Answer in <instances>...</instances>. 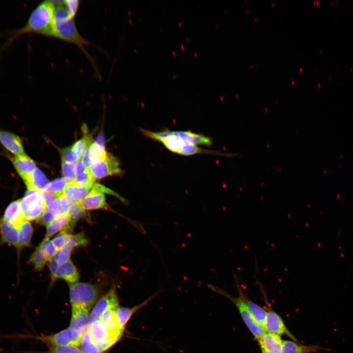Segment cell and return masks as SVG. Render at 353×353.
<instances>
[{
    "mask_svg": "<svg viewBox=\"0 0 353 353\" xmlns=\"http://www.w3.org/2000/svg\"><path fill=\"white\" fill-rule=\"evenodd\" d=\"M55 8L52 0L39 3L30 12L24 26L10 32V37L3 47L8 46L18 37L25 34L35 33L55 38L54 25Z\"/></svg>",
    "mask_w": 353,
    "mask_h": 353,
    "instance_id": "obj_1",
    "label": "cell"
},
{
    "mask_svg": "<svg viewBox=\"0 0 353 353\" xmlns=\"http://www.w3.org/2000/svg\"><path fill=\"white\" fill-rule=\"evenodd\" d=\"M54 25L55 38L77 46L95 66L93 59L85 50L91 44L79 33L74 19L69 16L63 4L56 6Z\"/></svg>",
    "mask_w": 353,
    "mask_h": 353,
    "instance_id": "obj_2",
    "label": "cell"
},
{
    "mask_svg": "<svg viewBox=\"0 0 353 353\" xmlns=\"http://www.w3.org/2000/svg\"><path fill=\"white\" fill-rule=\"evenodd\" d=\"M71 306H82L89 310L96 303L101 293L100 287L87 282L69 283Z\"/></svg>",
    "mask_w": 353,
    "mask_h": 353,
    "instance_id": "obj_3",
    "label": "cell"
},
{
    "mask_svg": "<svg viewBox=\"0 0 353 353\" xmlns=\"http://www.w3.org/2000/svg\"><path fill=\"white\" fill-rule=\"evenodd\" d=\"M206 285L210 289L224 296L234 303L248 329L257 340L264 335L266 333L264 328L255 319L248 305L241 297L239 296L237 297H234L223 289L211 284Z\"/></svg>",
    "mask_w": 353,
    "mask_h": 353,
    "instance_id": "obj_4",
    "label": "cell"
},
{
    "mask_svg": "<svg viewBox=\"0 0 353 353\" xmlns=\"http://www.w3.org/2000/svg\"><path fill=\"white\" fill-rule=\"evenodd\" d=\"M87 328L92 339L102 353L111 348L122 337L109 331L99 319L88 326Z\"/></svg>",
    "mask_w": 353,
    "mask_h": 353,
    "instance_id": "obj_5",
    "label": "cell"
},
{
    "mask_svg": "<svg viewBox=\"0 0 353 353\" xmlns=\"http://www.w3.org/2000/svg\"><path fill=\"white\" fill-rule=\"evenodd\" d=\"M88 169L95 180L108 176L120 175L123 173L120 168L118 158L108 152L104 158L96 161Z\"/></svg>",
    "mask_w": 353,
    "mask_h": 353,
    "instance_id": "obj_6",
    "label": "cell"
},
{
    "mask_svg": "<svg viewBox=\"0 0 353 353\" xmlns=\"http://www.w3.org/2000/svg\"><path fill=\"white\" fill-rule=\"evenodd\" d=\"M263 294L264 296L263 298L265 302L266 309L267 310V315L264 327L266 332L279 336L285 335L290 338L293 341L297 342L298 340L287 328L281 316L271 306L267 300L266 294L263 292Z\"/></svg>",
    "mask_w": 353,
    "mask_h": 353,
    "instance_id": "obj_7",
    "label": "cell"
},
{
    "mask_svg": "<svg viewBox=\"0 0 353 353\" xmlns=\"http://www.w3.org/2000/svg\"><path fill=\"white\" fill-rule=\"evenodd\" d=\"M83 333L69 327L56 333L39 337L38 339L49 346L75 345L80 344Z\"/></svg>",
    "mask_w": 353,
    "mask_h": 353,
    "instance_id": "obj_8",
    "label": "cell"
},
{
    "mask_svg": "<svg viewBox=\"0 0 353 353\" xmlns=\"http://www.w3.org/2000/svg\"><path fill=\"white\" fill-rule=\"evenodd\" d=\"M119 307L116 289L114 286L95 303L90 314L87 326L95 321L100 319L106 310L111 308L117 309Z\"/></svg>",
    "mask_w": 353,
    "mask_h": 353,
    "instance_id": "obj_9",
    "label": "cell"
},
{
    "mask_svg": "<svg viewBox=\"0 0 353 353\" xmlns=\"http://www.w3.org/2000/svg\"><path fill=\"white\" fill-rule=\"evenodd\" d=\"M236 275H234V280L238 292L239 296L242 298L248 305L253 316L262 327H264L267 310L253 302L247 295L244 289H242L238 281Z\"/></svg>",
    "mask_w": 353,
    "mask_h": 353,
    "instance_id": "obj_10",
    "label": "cell"
},
{
    "mask_svg": "<svg viewBox=\"0 0 353 353\" xmlns=\"http://www.w3.org/2000/svg\"><path fill=\"white\" fill-rule=\"evenodd\" d=\"M72 314L70 328L83 333L86 330L90 314L89 310L82 306H71Z\"/></svg>",
    "mask_w": 353,
    "mask_h": 353,
    "instance_id": "obj_11",
    "label": "cell"
},
{
    "mask_svg": "<svg viewBox=\"0 0 353 353\" xmlns=\"http://www.w3.org/2000/svg\"><path fill=\"white\" fill-rule=\"evenodd\" d=\"M161 291L156 292L142 303L132 307H119L115 312L116 319L119 328L125 330V328L133 315L139 309L147 304Z\"/></svg>",
    "mask_w": 353,
    "mask_h": 353,
    "instance_id": "obj_12",
    "label": "cell"
},
{
    "mask_svg": "<svg viewBox=\"0 0 353 353\" xmlns=\"http://www.w3.org/2000/svg\"><path fill=\"white\" fill-rule=\"evenodd\" d=\"M11 161L17 172L25 183L36 168L35 163L25 153L15 156L11 158Z\"/></svg>",
    "mask_w": 353,
    "mask_h": 353,
    "instance_id": "obj_13",
    "label": "cell"
},
{
    "mask_svg": "<svg viewBox=\"0 0 353 353\" xmlns=\"http://www.w3.org/2000/svg\"><path fill=\"white\" fill-rule=\"evenodd\" d=\"M0 142L15 156L25 153L22 141L16 134L0 129Z\"/></svg>",
    "mask_w": 353,
    "mask_h": 353,
    "instance_id": "obj_14",
    "label": "cell"
},
{
    "mask_svg": "<svg viewBox=\"0 0 353 353\" xmlns=\"http://www.w3.org/2000/svg\"><path fill=\"white\" fill-rule=\"evenodd\" d=\"M79 202L85 210L107 208L104 193L93 187L90 192Z\"/></svg>",
    "mask_w": 353,
    "mask_h": 353,
    "instance_id": "obj_15",
    "label": "cell"
},
{
    "mask_svg": "<svg viewBox=\"0 0 353 353\" xmlns=\"http://www.w3.org/2000/svg\"><path fill=\"white\" fill-rule=\"evenodd\" d=\"M0 244H7L17 248L18 228L3 217L0 218Z\"/></svg>",
    "mask_w": 353,
    "mask_h": 353,
    "instance_id": "obj_16",
    "label": "cell"
},
{
    "mask_svg": "<svg viewBox=\"0 0 353 353\" xmlns=\"http://www.w3.org/2000/svg\"><path fill=\"white\" fill-rule=\"evenodd\" d=\"M76 222L65 213L47 226L46 237L50 238L56 233L63 230L70 233Z\"/></svg>",
    "mask_w": 353,
    "mask_h": 353,
    "instance_id": "obj_17",
    "label": "cell"
},
{
    "mask_svg": "<svg viewBox=\"0 0 353 353\" xmlns=\"http://www.w3.org/2000/svg\"><path fill=\"white\" fill-rule=\"evenodd\" d=\"M257 341L260 348L270 353H282L283 340L278 335L266 332Z\"/></svg>",
    "mask_w": 353,
    "mask_h": 353,
    "instance_id": "obj_18",
    "label": "cell"
},
{
    "mask_svg": "<svg viewBox=\"0 0 353 353\" xmlns=\"http://www.w3.org/2000/svg\"><path fill=\"white\" fill-rule=\"evenodd\" d=\"M92 188L81 186L77 183H68L63 191L65 196L72 203L80 202L91 191Z\"/></svg>",
    "mask_w": 353,
    "mask_h": 353,
    "instance_id": "obj_19",
    "label": "cell"
},
{
    "mask_svg": "<svg viewBox=\"0 0 353 353\" xmlns=\"http://www.w3.org/2000/svg\"><path fill=\"white\" fill-rule=\"evenodd\" d=\"M3 218L18 229L24 218L20 207V199L11 202L6 207Z\"/></svg>",
    "mask_w": 353,
    "mask_h": 353,
    "instance_id": "obj_20",
    "label": "cell"
},
{
    "mask_svg": "<svg viewBox=\"0 0 353 353\" xmlns=\"http://www.w3.org/2000/svg\"><path fill=\"white\" fill-rule=\"evenodd\" d=\"M177 132L178 135L187 143L208 147H211L213 145L212 138L203 134L197 133L191 130L177 131Z\"/></svg>",
    "mask_w": 353,
    "mask_h": 353,
    "instance_id": "obj_21",
    "label": "cell"
},
{
    "mask_svg": "<svg viewBox=\"0 0 353 353\" xmlns=\"http://www.w3.org/2000/svg\"><path fill=\"white\" fill-rule=\"evenodd\" d=\"M325 350L319 345H303L294 341L283 340L282 353H313Z\"/></svg>",
    "mask_w": 353,
    "mask_h": 353,
    "instance_id": "obj_22",
    "label": "cell"
},
{
    "mask_svg": "<svg viewBox=\"0 0 353 353\" xmlns=\"http://www.w3.org/2000/svg\"><path fill=\"white\" fill-rule=\"evenodd\" d=\"M33 232V227L30 221L24 220L18 229L17 250L19 252L25 247L31 245Z\"/></svg>",
    "mask_w": 353,
    "mask_h": 353,
    "instance_id": "obj_23",
    "label": "cell"
},
{
    "mask_svg": "<svg viewBox=\"0 0 353 353\" xmlns=\"http://www.w3.org/2000/svg\"><path fill=\"white\" fill-rule=\"evenodd\" d=\"M62 279L68 283L77 282L79 279V274L75 265L71 260L65 263L59 265L56 279Z\"/></svg>",
    "mask_w": 353,
    "mask_h": 353,
    "instance_id": "obj_24",
    "label": "cell"
},
{
    "mask_svg": "<svg viewBox=\"0 0 353 353\" xmlns=\"http://www.w3.org/2000/svg\"><path fill=\"white\" fill-rule=\"evenodd\" d=\"M42 200L41 192L35 189H27L24 197L20 199V207L23 216Z\"/></svg>",
    "mask_w": 353,
    "mask_h": 353,
    "instance_id": "obj_25",
    "label": "cell"
},
{
    "mask_svg": "<svg viewBox=\"0 0 353 353\" xmlns=\"http://www.w3.org/2000/svg\"><path fill=\"white\" fill-rule=\"evenodd\" d=\"M116 309L111 308L106 310L99 320L109 331L122 337L124 330L121 329L117 324L115 315Z\"/></svg>",
    "mask_w": 353,
    "mask_h": 353,
    "instance_id": "obj_26",
    "label": "cell"
},
{
    "mask_svg": "<svg viewBox=\"0 0 353 353\" xmlns=\"http://www.w3.org/2000/svg\"><path fill=\"white\" fill-rule=\"evenodd\" d=\"M25 183L27 189H35L42 192L48 183V180L42 171L36 168Z\"/></svg>",
    "mask_w": 353,
    "mask_h": 353,
    "instance_id": "obj_27",
    "label": "cell"
},
{
    "mask_svg": "<svg viewBox=\"0 0 353 353\" xmlns=\"http://www.w3.org/2000/svg\"><path fill=\"white\" fill-rule=\"evenodd\" d=\"M76 165V179L75 182L81 186L92 188L94 185V179L88 169L83 166L81 161H78Z\"/></svg>",
    "mask_w": 353,
    "mask_h": 353,
    "instance_id": "obj_28",
    "label": "cell"
},
{
    "mask_svg": "<svg viewBox=\"0 0 353 353\" xmlns=\"http://www.w3.org/2000/svg\"><path fill=\"white\" fill-rule=\"evenodd\" d=\"M86 126H82L84 136L81 139L75 142L71 147L73 151L76 154L79 160L82 158L87 149L93 143L92 139L87 132Z\"/></svg>",
    "mask_w": 353,
    "mask_h": 353,
    "instance_id": "obj_29",
    "label": "cell"
},
{
    "mask_svg": "<svg viewBox=\"0 0 353 353\" xmlns=\"http://www.w3.org/2000/svg\"><path fill=\"white\" fill-rule=\"evenodd\" d=\"M79 346L81 353H102L92 339L87 327L83 334Z\"/></svg>",
    "mask_w": 353,
    "mask_h": 353,
    "instance_id": "obj_30",
    "label": "cell"
},
{
    "mask_svg": "<svg viewBox=\"0 0 353 353\" xmlns=\"http://www.w3.org/2000/svg\"><path fill=\"white\" fill-rule=\"evenodd\" d=\"M67 184V181L63 177L57 178L47 184L42 192L54 194L58 198L62 195L63 190Z\"/></svg>",
    "mask_w": 353,
    "mask_h": 353,
    "instance_id": "obj_31",
    "label": "cell"
},
{
    "mask_svg": "<svg viewBox=\"0 0 353 353\" xmlns=\"http://www.w3.org/2000/svg\"><path fill=\"white\" fill-rule=\"evenodd\" d=\"M48 259L45 254L40 250H36L32 253L28 262L32 264L37 271L42 270L45 267Z\"/></svg>",
    "mask_w": 353,
    "mask_h": 353,
    "instance_id": "obj_32",
    "label": "cell"
},
{
    "mask_svg": "<svg viewBox=\"0 0 353 353\" xmlns=\"http://www.w3.org/2000/svg\"><path fill=\"white\" fill-rule=\"evenodd\" d=\"M62 172L63 178L67 183L75 182L76 179V165L74 163H62Z\"/></svg>",
    "mask_w": 353,
    "mask_h": 353,
    "instance_id": "obj_33",
    "label": "cell"
},
{
    "mask_svg": "<svg viewBox=\"0 0 353 353\" xmlns=\"http://www.w3.org/2000/svg\"><path fill=\"white\" fill-rule=\"evenodd\" d=\"M46 208V206L43 199L24 215V220L28 221L38 220Z\"/></svg>",
    "mask_w": 353,
    "mask_h": 353,
    "instance_id": "obj_34",
    "label": "cell"
},
{
    "mask_svg": "<svg viewBox=\"0 0 353 353\" xmlns=\"http://www.w3.org/2000/svg\"><path fill=\"white\" fill-rule=\"evenodd\" d=\"M66 214L72 220L75 221L83 218L86 215L85 210L83 208L79 202L72 203Z\"/></svg>",
    "mask_w": 353,
    "mask_h": 353,
    "instance_id": "obj_35",
    "label": "cell"
},
{
    "mask_svg": "<svg viewBox=\"0 0 353 353\" xmlns=\"http://www.w3.org/2000/svg\"><path fill=\"white\" fill-rule=\"evenodd\" d=\"M88 243V241L83 233H79L69 236L68 244L66 247L74 248L77 246H85Z\"/></svg>",
    "mask_w": 353,
    "mask_h": 353,
    "instance_id": "obj_36",
    "label": "cell"
},
{
    "mask_svg": "<svg viewBox=\"0 0 353 353\" xmlns=\"http://www.w3.org/2000/svg\"><path fill=\"white\" fill-rule=\"evenodd\" d=\"M48 353H81L78 346L75 345L49 346Z\"/></svg>",
    "mask_w": 353,
    "mask_h": 353,
    "instance_id": "obj_37",
    "label": "cell"
},
{
    "mask_svg": "<svg viewBox=\"0 0 353 353\" xmlns=\"http://www.w3.org/2000/svg\"><path fill=\"white\" fill-rule=\"evenodd\" d=\"M70 234L65 230H63L53 238L51 241L57 251L67 247L69 236Z\"/></svg>",
    "mask_w": 353,
    "mask_h": 353,
    "instance_id": "obj_38",
    "label": "cell"
},
{
    "mask_svg": "<svg viewBox=\"0 0 353 353\" xmlns=\"http://www.w3.org/2000/svg\"><path fill=\"white\" fill-rule=\"evenodd\" d=\"M73 248L66 247L62 249L56 251L53 259L59 265H62L69 261L72 254Z\"/></svg>",
    "mask_w": 353,
    "mask_h": 353,
    "instance_id": "obj_39",
    "label": "cell"
},
{
    "mask_svg": "<svg viewBox=\"0 0 353 353\" xmlns=\"http://www.w3.org/2000/svg\"><path fill=\"white\" fill-rule=\"evenodd\" d=\"M63 5L69 16L71 18L74 19L78 12L80 1L78 0H64Z\"/></svg>",
    "mask_w": 353,
    "mask_h": 353,
    "instance_id": "obj_40",
    "label": "cell"
},
{
    "mask_svg": "<svg viewBox=\"0 0 353 353\" xmlns=\"http://www.w3.org/2000/svg\"><path fill=\"white\" fill-rule=\"evenodd\" d=\"M61 155L62 162L75 163L79 160L78 157L73 151L71 147L61 150Z\"/></svg>",
    "mask_w": 353,
    "mask_h": 353,
    "instance_id": "obj_41",
    "label": "cell"
},
{
    "mask_svg": "<svg viewBox=\"0 0 353 353\" xmlns=\"http://www.w3.org/2000/svg\"><path fill=\"white\" fill-rule=\"evenodd\" d=\"M57 217L53 212L46 207L40 217L37 220V221L41 225L48 226Z\"/></svg>",
    "mask_w": 353,
    "mask_h": 353,
    "instance_id": "obj_42",
    "label": "cell"
},
{
    "mask_svg": "<svg viewBox=\"0 0 353 353\" xmlns=\"http://www.w3.org/2000/svg\"><path fill=\"white\" fill-rule=\"evenodd\" d=\"M46 207L53 212L57 217L65 214L61 207L58 199L47 204Z\"/></svg>",
    "mask_w": 353,
    "mask_h": 353,
    "instance_id": "obj_43",
    "label": "cell"
},
{
    "mask_svg": "<svg viewBox=\"0 0 353 353\" xmlns=\"http://www.w3.org/2000/svg\"><path fill=\"white\" fill-rule=\"evenodd\" d=\"M59 265L53 258L49 261V267L50 272L51 283H53L57 279L56 275Z\"/></svg>",
    "mask_w": 353,
    "mask_h": 353,
    "instance_id": "obj_44",
    "label": "cell"
},
{
    "mask_svg": "<svg viewBox=\"0 0 353 353\" xmlns=\"http://www.w3.org/2000/svg\"><path fill=\"white\" fill-rule=\"evenodd\" d=\"M58 199L64 213H67L72 204V202L63 194L58 197Z\"/></svg>",
    "mask_w": 353,
    "mask_h": 353,
    "instance_id": "obj_45",
    "label": "cell"
},
{
    "mask_svg": "<svg viewBox=\"0 0 353 353\" xmlns=\"http://www.w3.org/2000/svg\"><path fill=\"white\" fill-rule=\"evenodd\" d=\"M56 249L51 241L46 249L43 252L48 261L53 258Z\"/></svg>",
    "mask_w": 353,
    "mask_h": 353,
    "instance_id": "obj_46",
    "label": "cell"
},
{
    "mask_svg": "<svg viewBox=\"0 0 353 353\" xmlns=\"http://www.w3.org/2000/svg\"><path fill=\"white\" fill-rule=\"evenodd\" d=\"M41 195L46 206V204L50 202L58 199L57 196L55 194L51 193L41 192Z\"/></svg>",
    "mask_w": 353,
    "mask_h": 353,
    "instance_id": "obj_47",
    "label": "cell"
},
{
    "mask_svg": "<svg viewBox=\"0 0 353 353\" xmlns=\"http://www.w3.org/2000/svg\"><path fill=\"white\" fill-rule=\"evenodd\" d=\"M260 350L261 351L262 353H270V352L266 351L265 350H264L262 348H260Z\"/></svg>",
    "mask_w": 353,
    "mask_h": 353,
    "instance_id": "obj_48",
    "label": "cell"
}]
</instances>
